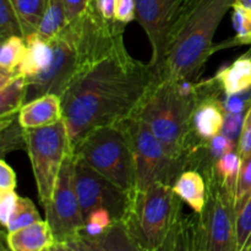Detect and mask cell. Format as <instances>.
<instances>
[{"label": "cell", "mask_w": 251, "mask_h": 251, "mask_svg": "<svg viewBox=\"0 0 251 251\" xmlns=\"http://www.w3.org/2000/svg\"><path fill=\"white\" fill-rule=\"evenodd\" d=\"M17 199H19V195L15 191L0 193V222L4 228H6L9 225L10 218L16 207Z\"/></svg>", "instance_id": "cell-34"}, {"label": "cell", "mask_w": 251, "mask_h": 251, "mask_svg": "<svg viewBox=\"0 0 251 251\" xmlns=\"http://www.w3.org/2000/svg\"><path fill=\"white\" fill-rule=\"evenodd\" d=\"M88 222L96 223V225L100 226V227H103L104 229H107V228L114 222V220H113L112 215H110V212L108 210H105V208H97V210L92 211V212L88 215V217L86 218L85 223Z\"/></svg>", "instance_id": "cell-39"}, {"label": "cell", "mask_w": 251, "mask_h": 251, "mask_svg": "<svg viewBox=\"0 0 251 251\" xmlns=\"http://www.w3.org/2000/svg\"><path fill=\"white\" fill-rule=\"evenodd\" d=\"M1 251H11L9 249V247H7L6 242H5V238L4 235H2V244H1Z\"/></svg>", "instance_id": "cell-44"}, {"label": "cell", "mask_w": 251, "mask_h": 251, "mask_svg": "<svg viewBox=\"0 0 251 251\" xmlns=\"http://www.w3.org/2000/svg\"><path fill=\"white\" fill-rule=\"evenodd\" d=\"M190 0H135L136 20L149 37L152 48L150 65L159 70L169 42Z\"/></svg>", "instance_id": "cell-11"}, {"label": "cell", "mask_w": 251, "mask_h": 251, "mask_svg": "<svg viewBox=\"0 0 251 251\" xmlns=\"http://www.w3.org/2000/svg\"><path fill=\"white\" fill-rule=\"evenodd\" d=\"M63 119L60 96L48 93L25 103L19 112V122L24 129H37L56 124Z\"/></svg>", "instance_id": "cell-13"}, {"label": "cell", "mask_w": 251, "mask_h": 251, "mask_svg": "<svg viewBox=\"0 0 251 251\" xmlns=\"http://www.w3.org/2000/svg\"><path fill=\"white\" fill-rule=\"evenodd\" d=\"M39 221H42V218L34 203L29 199L19 196L16 207H15L14 213L9 221V225L5 229H6V232H15V230L21 229V228L33 225Z\"/></svg>", "instance_id": "cell-25"}, {"label": "cell", "mask_w": 251, "mask_h": 251, "mask_svg": "<svg viewBox=\"0 0 251 251\" xmlns=\"http://www.w3.org/2000/svg\"><path fill=\"white\" fill-rule=\"evenodd\" d=\"M27 44L22 37H10L1 42L0 50V69L19 73L20 64L26 54Z\"/></svg>", "instance_id": "cell-24"}, {"label": "cell", "mask_w": 251, "mask_h": 251, "mask_svg": "<svg viewBox=\"0 0 251 251\" xmlns=\"http://www.w3.org/2000/svg\"><path fill=\"white\" fill-rule=\"evenodd\" d=\"M10 2L19 15L25 39L36 34L49 0H10Z\"/></svg>", "instance_id": "cell-19"}, {"label": "cell", "mask_w": 251, "mask_h": 251, "mask_svg": "<svg viewBox=\"0 0 251 251\" xmlns=\"http://www.w3.org/2000/svg\"><path fill=\"white\" fill-rule=\"evenodd\" d=\"M240 163H242V157L238 153V151L230 152L226 156L221 157L216 162V172L220 176V178L225 181L227 186H229L232 190L235 191V184H237L238 174H239Z\"/></svg>", "instance_id": "cell-30"}, {"label": "cell", "mask_w": 251, "mask_h": 251, "mask_svg": "<svg viewBox=\"0 0 251 251\" xmlns=\"http://www.w3.org/2000/svg\"><path fill=\"white\" fill-rule=\"evenodd\" d=\"M25 41L27 44L26 54L17 71L20 75L29 78L43 73L48 68L53 56V48L50 42L42 39L37 33Z\"/></svg>", "instance_id": "cell-18"}, {"label": "cell", "mask_w": 251, "mask_h": 251, "mask_svg": "<svg viewBox=\"0 0 251 251\" xmlns=\"http://www.w3.org/2000/svg\"><path fill=\"white\" fill-rule=\"evenodd\" d=\"M234 0H190L169 42L159 78L199 81L205 64L216 51L213 37Z\"/></svg>", "instance_id": "cell-3"}, {"label": "cell", "mask_w": 251, "mask_h": 251, "mask_svg": "<svg viewBox=\"0 0 251 251\" xmlns=\"http://www.w3.org/2000/svg\"><path fill=\"white\" fill-rule=\"evenodd\" d=\"M95 5L103 19L107 21H114L117 0H95Z\"/></svg>", "instance_id": "cell-40"}, {"label": "cell", "mask_w": 251, "mask_h": 251, "mask_svg": "<svg viewBox=\"0 0 251 251\" xmlns=\"http://www.w3.org/2000/svg\"><path fill=\"white\" fill-rule=\"evenodd\" d=\"M124 29L125 24L103 19L92 0L85 14L69 22L55 38L49 41L53 48L51 61L43 73L26 78L25 103L48 93L61 97L86 66L124 42Z\"/></svg>", "instance_id": "cell-2"}, {"label": "cell", "mask_w": 251, "mask_h": 251, "mask_svg": "<svg viewBox=\"0 0 251 251\" xmlns=\"http://www.w3.org/2000/svg\"><path fill=\"white\" fill-rule=\"evenodd\" d=\"M75 184L83 220L92 211L105 208L114 222L124 220L130 205L131 195L108 180L102 174L76 161Z\"/></svg>", "instance_id": "cell-12"}, {"label": "cell", "mask_w": 251, "mask_h": 251, "mask_svg": "<svg viewBox=\"0 0 251 251\" xmlns=\"http://www.w3.org/2000/svg\"><path fill=\"white\" fill-rule=\"evenodd\" d=\"M235 243V251H251V198L237 213Z\"/></svg>", "instance_id": "cell-28"}, {"label": "cell", "mask_w": 251, "mask_h": 251, "mask_svg": "<svg viewBox=\"0 0 251 251\" xmlns=\"http://www.w3.org/2000/svg\"><path fill=\"white\" fill-rule=\"evenodd\" d=\"M221 104L226 113H244L251 104V88L250 90L243 91V92L235 93V95H225L221 97Z\"/></svg>", "instance_id": "cell-31"}, {"label": "cell", "mask_w": 251, "mask_h": 251, "mask_svg": "<svg viewBox=\"0 0 251 251\" xmlns=\"http://www.w3.org/2000/svg\"><path fill=\"white\" fill-rule=\"evenodd\" d=\"M68 24L69 21L66 17L63 0H49L41 24H39L37 34L42 39L49 42L55 38L68 26Z\"/></svg>", "instance_id": "cell-21"}, {"label": "cell", "mask_w": 251, "mask_h": 251, "mask_svg": "<svg viewBox=\"0 0 251 251\" xmlns=\"http://www.w3.org/2000/svg\"><path fill=\"white\" fill-rule=\"evenodd\" d=\"M26 142L39 202L46 207L51 200L64 159L71 152L65 123L61 119L49 126L26 129Z\"/></svg>", "instance_id": "cell-8"}, {"label": "cell", "mask_w": 251, "mask_h": 251, "mask_svg": "<svg viewBox=\"0 0 251 251\" xmlns=\"http://www.w3.org/2000/svg\"><path fill=\"white\" fill-rule=\"evenodd\" d=\"M88 251H147L131 235L123 221L113 222L98 237L78 235Z\"/></svg>", "instance_id": "cell-14"}, {"label": "cell", "mask_w": 251, "mask_h": 251, "mask_svg": "<svg viewBox=\"0 0 251 251\" xmlns=\"http://www.w3.org/2000/svg\"><path fill=\"white\" fill-rule=\"evenodd\" d=\"M16 189V173L4 161H0V193L15 191Z\"/></svg>", "instance_id": "cell-37"}, {"label": "cell", "mask_w": 251, "mask_h": 251, "mask_svg": "<svg viewBox=\"0 0 251 251\" xmlns=\"http://www.w3.org/2000/svg\"><path fill=\"white\" fill-rule=\"evenodd\" d=\"M159 251H186V238L185 227H184V215H181L180 220L173 228L169 234L166 244Z\"/></svg>", "instance_id": "cell-32"}, {"label": "cell", "mask_w": 251, "mask_h": 251, "mask_svg": "<svg viewBox=\"0 0 251 251\" xmlns=\"http://www.w3.org/2000/svg\"><path fill=\"white\" fill-rule=\"evenodd\" d=\"M1 131V156L15 150H26V129L19 122V114L7 118H0Z\"/></svg>", "instance_id": "cell-22"}, {"label": "cell", "mask_w": 251, "mask_h": 251, "mask_svg": "<svg viewBox=\"0 0 251 251\" xmlns=\"http://www.w3.org/2000/svg\"><path fill=\"white\" fill-rule=\"evenodd\" d=\"M173 191L188 203L194 212L202 213L207 198L206 181L202 174L196 169H185L179 174L173 184Z\"/></svg>", "instance_id": "cell-16"}, {"label": "cell", "mask_w": 251, "mask_h": 251, "mask_svg": "<svg viewBox=\"0 0 251 251\" xmlns=\"http://www.w3.org/2000/svg\"><path fill=\"white\" fill-rule=\"evenodd\" d=\"M186 251H208V239L200 213L184 216Z\"/></svg>", "instance_id": "cell-23"}, {"label": "cell", "mask_w": 251, "mask_h": 251, "mask_svg": "<svg viewBox=\"0 0 251 251\" xmlns=\"http://www.w3.org/2000/svg\"><path fill=\"white\" fill-rule=\"evenodd\" d=\"M157 78L150 63L132 58L124 42L86 66L60 97L71 153L93 129L134 117Z\"/></svg>", "instance_id": "cell-1"}, {"label": "cell", "mask_w": 251, "mask_h": 251, "mask_svg": "<svg viewBox=\"0 0 251 251\" xmlns=\"http://www.w3.org/2000/svg\"><path fill=\"white\" fill-rule=\"evenodd\" d=\"M27 92V80L19 75L4 88L0 90V118L12 117L19 114L25 104Z\"/></svg>", "instance_id": "cell-20"}, {"label": "cell", "mask_w": 251, "mask_h": 251, "mask_svg": "<svg viewBox=\"0 0 251 251\" xmlns=\"http://www.w3.org/2000/svg\"><path fill=\"white\" fill-rule=\"evenodd\" d=\"M237 151L240 156H244L251 152V104L245 113L244 124H243L239 141H238Z\"/></svg>", "instance_id": "cell-36"}, {"label": "cell", "mask_w": 251, "mask_h": 251, "mask_svg": "<svg viewBox=\"0 0 251 251\" xmlns=\"http://www.w3.org/2000/svg\"><path fill=\"white\" fill-rule=\"evenodd\" d=\"M240 157H242V163H240L234 191L235 212L237 213L251 198V152Z\"/></svg>", "instance_id": "cell-27"}, {"label": "cell", "mask_w": 251, "mask_h": 251, "mask_svg": "<svg viewBox=\"0 0 251 251\" xmlns=\"http://www.w3.org/2000/svg\"><path fill=\"white\" fill-rule=\"evenodd\" d=\"M77 162L90 167L127 194L136 190L134 154L126 132L120 125L93 129L73 151Z\"/></svg>", "instance_id": "cell-6"}, {"label": "cell", "mask_w": 251, "mask_h": 251, "mask_svg": "<svg viewBox=\"0 0 251 251\" xmlns=\"http://www.w3.org/2000/svg\"><path fill=\"white\" fill-rule=\"evenodd\" d=\"M225 95H235L251 88V49L215 76Z\"/></svg>", "instance_id": "cell-17"}, {"label": "cell", "mask_w": 251, "mask_h": 251, "mask_svg": "<svg viewBox=\"0 0 251 251\" xmlns=\"http://www.w3.org/2000/svg\"><path fill=\"white\" fill-rule=\"evenodd\" d=\"M10 37H24L21 21L10 0H0V38L1 42Z\"/></svg>", "instance_id": "cell-26"}, {"label": "cell", "mask_w": 251, "mask_h": 251, "mask_svg": "<svg viewBox=\"0 0 251 251\" xmlns=\"http://www.w3.org/2000/svg\"><path fill=\"white\" fill-rule=\"evenodd\" d=\"M76 159L74 154L65 157L56 179L53 196L44 208L46 221L55 242L76 239L85 227L82 211L75 184Z\"/></svg>", "instance_id": "cell-10"}, {"label": "cell", "mask_w": 251, "mask_h": 251, "mask_svg": "<svg viewBox=\"0 0 251 251\" xmlns=\"http://www.w3.org/2000/svg\"><path fill=\"white\" fill-rule=\"evenodd\" d=\"M234 5H239V6L251 10V0H234Z\"/></svg>", "instance_id": "cell-43"}, {"label": "cell", "mask_w": 251, "mask_h": 251, "mask_svg": "<svg viewBox=\"0 0 251 251\" xmlns=\"http://www.w3.org/2000/svg\"><path fill=\"white\" fill-rule=\"evenodd\" d=\"M115 20L122 24H129L136 20V4L135 0H117Z\"/></svg>", "instance_id": "cell-35"}, {"label": "cell", "mask_w": 251, "mask_h": 251, "mask_svg": "<svg viewBox=\"0 0 251 251\" xmlns=\"http://www.w3.org/2000/svg\"><path fill=\"white\" fill-rule=\"evenodd\" d=\"M244 113H238V114H232V113H226L225 122H223L222 131L221 134L226 135L233 141L238 144L240 134H242L243 124H244Z\"/></svg>", "instance_id": "cell-33"}, {"label": "cell", "mask_w": 251, "mask_h": 251, "mask_svg": "<svg viewBox=\"0 0 251 251\" xmlns=\"http://www.w3.org/2000/svg\"><path fill=\"white\" fill-rule=\"evenodd\" d=\"M11 251H43L55 239L47 221H39L15 232L2 233Z\"/></svg>", "instance_id": "cell-15"}, {"label": "cell", "mask_w": 251, "mask_h": 251, "mask_svg": "<svg viewBox=\"0 0 251 251\" xmlns=\"http://www.w3.org/2000/svg\"><path fill=\"white\" fill-rule=\"evenodd\" d=\"M118 125L125 130L131 145L136 190H145L154 183L173 186L179 174L185 171L183 162L171 157L162 142L136 115Z\"/></svg>", "instance_id": "cell-7"}, {"label": "cell", "mask_w": 251, "mask_h": 251, "mask_svg": "<svg viewBox=\"0 0 251 251\" xmlns=\"http://www.w3.org/2000/svg\"><path fill=\"white\" fill-rule=\"evenodd\" d=\"M43 251H77L70 242H54Z\"/></svg>", "instance_id": "cell-41"}, {"label": "cell", "mask_w": 251, "mask_h": 251, "mask_svg": "<svg viewBox=\"0 0 251 251\" xmlns=\"http://www.w3.org/2000/svg\"><path fill=\"white\" fill-rule=\"evenodd\" d=\"M92 0H63L68 21H73L85 14Z\"/></svg>", "instance_id": "cell-38"}, {"label": "cell", "mask_w": 251, "mask_h": 251, "mask_svg": "<svg viewBox=\"0 0 251 251\" xmlns=\"http://www.w3.org/2000/svg\"><path fill=\"white\" fill-rule=\"evenodd\" d=\"M198 81L157 78L135 115L176 161L183 162L191 140V118L196 104Z\"/></svg>", "instance_id": "cell-4"}, {"label": "cell", "mask_w": 251, "mask_h": 251, "mask_svg": "<svg viewBox=\"0 0 251 251\" xmlns=\"http://www.w3.org/2000/svg\"><path fill=\"white\" fill-rule=\"evenodd\" d=\"M70 243L74 245V247H75V249L77 251H88L87 248H86L85 243H83V240L81 239L80 237H77L76 239H74V240H70Z\"/></svg>", "instance_id": "cell-42"}, {"label": "cell", "mask_w": 251, "mask_h": 251, "mask_svg": "<svg viewBox=\"0 0 251 251\" xmlns=\"http://www.w3.org/2000/svg\"><path fill=\"white\" fill-rule=\"evenodd\" d=\"M216 164L200 172L206 181L207 198L202 217L208 239V251H235L234 190L227 186L216 172Z\"/></svg>", "instance_id": "cell-9"}, {"label": "cell", "mask_w": 251, "mask_h": 251, "mask_svg": "<svg viewBox=\"0 0 251 251\" xmlns=\"http://www.w3.org/2000/svg\"><path fill=\"white\" fill-rule=\"evenodd\" d=\"M232 9V22L235 31L233 43L235 46L251 44V10L239 5H233Z\"/></svg>", "instance_id": "cell-29"}, {"label": "cell", "mask_w": 251, "mask_h": 251, "mask_svg": "<svg viewBox=\"0 0 251 251\" xmlns=\"http://www.w3.org/2000/svg\"><path fill=\"white\" fill-rule=\"evenodd\" d=\"M181 215V199L172 185L154 183L131 194L123 222L142 248L159 251Z\"/></svg>", "instance_id": "cell-5"}]
</instances>
